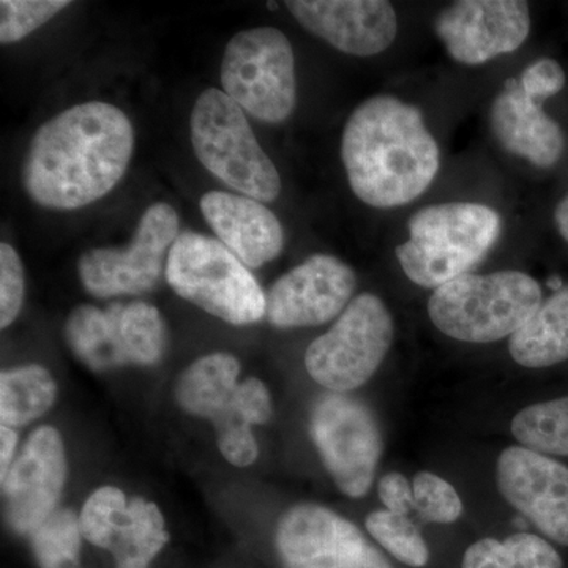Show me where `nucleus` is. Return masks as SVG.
Masks as SVG:
<instances>
[{
    "label": "nucleus",
    "instance_id": "obj_1",
    "mask_svg": "<svg viewBox=\"0 0 568 568\" xmlns=\"http://www.w3.org/2000/svg\"><path fill=\"white\" fill-rule=\"evenodd\" d=\"M133 151V125L121 108L77 104L33 134L22 185L41 207L77 211L102 200L121 182Z\"/></svg>",
    "mask_w": 568,
    "mask_h": 568
},
{
    "label": "nucleus",
    "instance_id": "obj_2",
    "mask_svg": "<svg viewBox=\"0 0 568 568\" xmlns=\"http://www.w3.org/2000/svg\"><path fill=\"white\" fill-rule=\"evenodd\" d=\"M342 159L355 196L376 209L417 200L440 166L439 145L420 110L392 95L355 108L343 130Z\"/></svg>",
    "mask_w": 568,
    "mask_h": 568
},
{
    "label": "nucleus",
    "instance_id": "obj_3",
    "mask_svg": "<svg viewBox=\"0 0 568 568\" xmlns=\"http://www.w3.org/2000/svg\"><path fill=\"white\" fill-rule=\"evenodd\" d=\"M409 241L396 246L407 278L422 287L443 286L469 274L499 239V213L484 204L426 205L410 216Z\"/></svg>",
    "mask_w": 568,
    "mask_h": 568
},
{
    "label": "nucleus",
    "instance_id": "obj_4",
    "mask_svg": "<svg viewBox=\"0 0 568 568\" xmlns=\"http://www.w3.org/2000/svg\"><path fill=\"white\" fill-rule=\"evenodd\" d=\"M541 304L540 284L523 272L465 274L435 290L428 315L450 338L493 343L517 334Z\"/></svg>",
    "mask_w": 568,
    "mask_h": 568
},
{
    "label": "nucleus",
    "instance_id": "obj_5",
    "mask_svg": "<svg viewBox=\"0 0 568 568\" xmlns=\"http://www.w3.org/2000/svg\"><path fill=\"white\" fill-rule=\"evenodd\" d=\"M166 282L183 301L224 323L252 325L265 316L263 287L219 239L179 234L168 256Z\"/></svg>",
    "mask_w": 568,
    "mask_h": 568
},
{
    "label": "nucleus",
    "instance_id": "obj_6",
    "mask_svg": "<svg viewBox=\"0 0 568 568\" xmlns=\"http://www.w3.org/2000/svg\"><path fill=\"white\" fill-rule=\"evenodd\" d=\"M197 160L224 185L272 203L282 193V179L271 156L254 136L245 111L219 89L197 97L190 119Z\"/></svg>",
    "mask_w": 568,
    "mask_h": 568
},
{
    "label": "nucleus",
    "instance_id": "obj_7",
    "mask_svg": "<svg viewBox=\"0 0 568 568\" xmlns=\"http://www.w3.org/2000/svg\"><path fill=\"white\" fill-rule=\"evenodd\" d=\"M394 317L375 294L354 297L336 323L305 353L310 377L334 394H347L372 379L394 343Z\"/></svg>",
    "mask_w": 568,
    "mask_h": 568
},
{
    "label": "nucleus",
    "instance_id": "obj_8",
    "mask_svg": "<svg viewBox=\"0 0 568 568\" xmlns=\"http://www.w3.org/2000/svg\"><path fill=\"white\" fill-rule=\"evenodd\" d=\"M223 92L252 118L282 123L297 102L293 44L275 28L235 33L220 71Z\"/></svg>",
    "mask_w": 568,
    "mask_h": 568
},
{
    "label": "nucleus",
    "instance_id": "obj_9",
    "mask_svg": "<svg viewBox=\"0 0 568 568\" xmlns=\"http://www.w3.org/2000/svg\"><path fill=\"white\" fill-rule=\"evenodd\" d=\"M308 429L336 488L353 499L368 495L384 448L373 410L354 396L328 392L313 403Z\"/></svg>",
    "mask_w": 568,
    "mask_h": 568
},
{
    "label": "nucleus",
    "instance_id": "obj_10",
    "mask_svg": "<svg viewBox=\"0 0 568 568\" xmlns=\"http://www.w3.org/2000/svg\"><path fill=\"white\" fill-rule=\"evenodd\" d=\"M179 215L156 203L142 213L126 248H92L78 261L82 287L97 298L152 293L166 276L168 256L179 237Z\"/></svg>",
    "mask_w": 568,
    "mask_h": 568
},
{
    "label": "nucleus",
    "instance_id": "obj_11",
    "mask_svg": "<svg viewBox=\"0 0 568 568\" xmlns=\"http://www.w3.org/2000/svg\"><path fill=\"white\" fill-rule=\"evenodd\" d=\"M275 548L283 568H392L353 521L320 504L287 508L276 525Z\"/></svg>",
    "mask_w": 568,
    "mask_h": 568
},
{
    "label": "nucleus",
    "instance_id": "obj_12",
    "mask_svg": "<svg viewBox=\"0 0 568 568\" xmlns=\"http://www.w3.org/2000/svg\"><path fill=\"white\" fill-rule=\"evenodd\" d=\"M241 364L230 353H212L183 369L175 384V399L183 413L212 422L216 446L230 465L248 467L260 457L252 425L235 406Z\"/></svg>",
    "mask_w": 568,
    "mask_h": 568
},
{
    "label": "nucleus",
    "instance_id": "obj_13",
    "mask_svg": "<svg viewBox=\"0 0 568 568\" xmlns=\"http://www.w3.org/2000/svg\"><path fill=\"white\" fill-rule=\"evenodd\" d=\"M82 538L106 549L115 568H149L170 541L160 507L144 497L129 499L121 488L100 487L81 508Z\"/></svg>",
    "mask_w": 568,
    "mask_h": 568
},
{
    "label": "nucleus",
    "instance_id": "obj_14",
    "mask_svg": "<svg viewBox=\"0 0 568 568\" xmlns=\"http://www.w3.org/2000/svg\"><path fill=\"white\" fill-rule=\"evenodd\" d=\"M69 477L65 444L52 426H39L26 440L2 480L7 526L28 536L58 510Z\"/></svg>",
    "mask_w": 568,
    "mask_h": 568
},
{
    "label": "nucleus",
    "instance_id": "obj_15",
    "mask_svg": "<svg viewBox=\"0 0 568 568\" xmlns=\"http://www.w3.org/2000/svg\"><path fill=\"white\" fill-rule=\"evenodd\" d=\"M357 276L331 254H313L280 276L265 294V316L276 328L317 327L334 321L353 301Z\"/></svg>",
    "mask_w": 568,
    "mask_h": 568
},
{
    "label": "nucleus",
    "instance_id": "obj_16",
    "mask_svg": "<svg viewBox=\"0 0 568 568\" xmlns=\"http://www.w3.org/2000/svg\"><path fill=\"white\" fill-rule=\"evenodd\" d=\"M435 31L454 61L481 65L525 43L529 6L521 0H459L437 14Z\"/></svg>",
    "mask_w": 568,
    "mask_h": 568
},
{
    "label": "nucleus",
    "instance_id": "obj_17",
    "mask_svg": "<svg viewBox=\"0 0 568 568\" xmlns=\"http://www.w3.org/2000/svg\"><path fill=\"white\" fill-rule=\"evenodd\" d=\"M496 484L500 495L538 530L568 547V467L528 447L499 455Z\"/></svg>",
    "mask_w": 568,
    "mask_h": 568
},
{
    "label": "nucleus",
    "instance_id": "obj_18",
    "mask_svg": "<svg viewBox=\"0 0 568 568\" xmlns=\"http://www.w3.org/2000/svg\"><path fill=\"white\" fill-rule=\"evenodd\" d=\"M286 7L305 31L357 58L386 51L398 32L386 0H290Z\"/></svg>",
    "mask_w": 568,
    "mask_h": 568
},
{
    "label": "nucleus",
    "instance_id": "obj_19",
    "mask_svg": "<svg viewBox=\"0 0 568 568\" xmlns=\"http://www.w3.org/2000/svg\"><path fill=\"white\" fill-rule=\"evenodd\" d=\"M200 207L219 241L246 267H263L283 252L282 223L260 201L244 194L209 192L201 197Z\"/></svg>",
    "mask_w": 568,
    "mask_h": 568
},
{
    "label": "nucleus",
    "instance_id": "obj_20",
    "mask_svg": "<svg viewBox=\"0 0 568 568\" xmlns=\"http://www.w3.org/2000/svg\"><path fill=\"white\" fill-rule=\"evenodd\" d=\"M489 125L507 152L540 168L559 162L566 138L558 123L541 110V104L523 91L519 81L508 80L489 112Z\"/></svg>",
    "mask_w": 568,
    "mask_h": 568
},
{
    "label": "nucleus",
    "instance_id": "obj_21",
    "mask_svg": "<svg viewBox=\"0 0 568 568\" xmlns=\"http://www.w3.org/2000/svg\"><path fill=\"white\" fill-rule=\"evenodd\" d=\"M508 351L526 368H547L568 361V286L552 294L510 336Z\"/></svg>",
    "mask_w": 568,
    "mask_h": 568
},
{
    "label": "nucleus",
    "instance_id": "obj_22",
    "mask_svg": "<svg viewBox=\"0 0 568 568\" xmlns=\"http://www.w3.org/2000/svg\"><path fill=\"white\" fill-rule=\"evenodd\" d=\"M58 383L43 365L29 364L3 369L0 375V422L22 428L39 420L54 406Z\"/></svg>",
    "mask_w": 568,
    "mask_h": 568
},
{
    "label": "nucleus",
    "instance_id": "obj_23",
    "mask_svg": "<svg viewBox=\"0 0 568 568\" xmlns=\"http://www.w3.org/2000/svg\"><path fill=\"white\" fill-rule=\"evenodd\" d=\"M65 339L71 353L92 372H111L129 365L106 308L77 306L67 317Z\"/></svg>",
    "mask_w": 568,
    "mask_h": 568
},
{
    "label": "nucleus",
    "instance_id": "obj_24",
    "mask_svg": "<svg viewBox=\"0 0 568 568\" xmlns=\"http://www.w3.org/2000/svg\"><path fill=\"white\" fill-rule=\"evenodd\" d=\"M129 365L153 366L168 349V325L160 310L145 301L106 306Z\"/></svg>",
    "mask_w": 568,
    "mask_h": 568
},
{
    "label": "nucleus",
    "instance_id": "obj_25",
    "mask_svg": "<svg viewBox=\"0 0 568 568\" xmlns=\"http://www.w3.org/2000/svg\"><path fill=\"white\" fill-rule=\"evenodd\" d=\"M462 568H564V562L545 538L518 532L504 541L481 538L470 545Z\"/></svg>",
    "mask_w": 568,
    "mask_h": 568
},
{
    "label": "nucleus",
    "instance_id": "obj_26",
    "mask_svg": "<svg viewBox=\"0 0 568 568\" xmlns=\"http://www.w3.org/2000/svg\"><path fill=\"white\" fill-rule=\"evenodd\" d=\"M511 433L523 447L568 457V396L519 410L511 420Z\"/></svg>",
    "mask_w": 568,
    "mask_h": 568
},
{
    "label": "nucleus",
    "instance_id": "obj_27",
    "mask_svg": "<svg viewBox=\"0 0 568 568\" xmlns=\"http://www.w3.org/2000/svg\"><path fill=\"white\" fill-rule=\"evenodd\" d=\"M29 541L40 568H80V515L70 508H58L29 534Z\"/></svg>",
    "mask_w": 568,
    "mask_h": 568
},
{
    "label": "nucleus",
    "instance_id": "obj_28",
    "mask_svg": "<svg viewBox=\"0 0 568 568\" xmlns=\"http://www.w3.org/2000/svg\"><path fill=\"white\" fill-rule=\"evenodd\" d=\"M369 536L375 538L387 552L409 567H425L429 560V549L424 536L407 515L375 510L365 521Z\"/></svg>",
    "mask_w": 568,
    "mask_h": 568
},
{
    "label": "nucleus",
    "instance_id": "obj_29",
    "mask_svg": "<svg viewBox=\"0 0 568 568\" xmlns=\"http://www.w3.org/2000/svg\"><path fill=\"white\" fill-rule=\"evenodd\" d=\"M70 6L69 0H2L0 43H17Z\"/></svg>",
    "mask_w": 568,
    "mask_h": 568
},
{
    "label": "nucleus",
    "instance_id": "obj_30",
    "mask_svg": "<svg viewBox=\"0 0 568 568\" xmlns=\"http://www.w3.org/2000/svg\"><path fill=\"white\" fill-rule=\"evenodd\" d=\"M413 491L414 510L425 521L450 525L462 517V497L443 477L432 473H418L413 480Z\"/></svg>",
    "mask_w": 568,
    "mask_h": 568
},
{
    "label": "nucleus",
    "instance_id": "obj_31",
    "mask_svg": "<svg viewBox=\"0 0 568 568\" xmlns=\"http://www.w3.org/2000/svg\"><path fill=\"white\" fill-rule=\"evenodd\" d=\"M24 302V267L17 250L0 245V327L6 331L21 313Z\"/></svg>",
    "mask_w": 568,
    "mask_h": 568
},
{
    "label": "nucleus",
    "instance_id": "obj_32",
    "mask_svg": "<svg viewBox=\"0 0 568 568\" xmlns=\"http://www.w3.org/2000/svg\"><path fill=\"white\" fill-rule=\"evenodd\" d=\"M519 84L530 99L540 103L541 100L549 99L562 91L566 85V73H564L562 67L552 59H540L523 71Z\"/></svg>",
    "mask_w": 568,
    "mask_h": 568
},
{
    "label": "nucleus",
    "instance_id": "obj_33",
    "mask_svg": "<svg viewBox=\"0 0 568 568\" xmlns=\"http://www.w3.org/2000/svg\"><path fill=\"white\" fill-rule=\"evenodd\" d=\"M235 406L246 424L264 425L274 416L271 392L263 381L248 377L239 384L235 392Z\"/></svg>",
    "mask_w": 568,
    "mask_h": 568
},
{
    "label": "nucleus",
    "instance_id": "obj_34",
    "mask_svg": "<svg viewBox=\"0 0 568 568\" xmlns=\"http://www.w3.org/2000/svg\"><path fill=\"white\" fill-rule=\"evenodd\" d=\"M377 495L386 510L398 515H409L414 510L413 485L403 474L390 473L377 484Z\"/></svg>",
    "mask_w": 568,
    "mask_h": 568
},
{
    "label": "nucleus",
    "instance_id": "obj_35",
    "mask_svg": "<svg viewBox=\"0 0 568 568\" xmlns=\"http://www.w3.org/2000/svg\"><path fill=\"white\" fill-rule=\"evenodd\" d=\"M17 429L10 428V426H0V478H6L9 473L11 465H13L14 454H17L18 447Z\"/></svg>",
    "mask_w": 568,
    "mask_h": 568
},
{
    "label": "nucleus",
    "instance_id": "obj_36",
    "mask_svg": "<svg viewBox=\"0 0 568 568\" xmlns=\"http://www.w3.org/2000/svg\"><path fill=\"white\" fill-rule=\"evenodd\" d=\"M555 223L560 235L568 242V194L558 204L555 211Z\"/></svg>",
    "mask_w": 568,
    "mask_h": 568
},
{
    "label": "nucleus",
    "instance_id": "obj_37",
    "mask_svg": "<svg viewBox=\"0 0 568 568\" xmlns=\"http://www.w3.org/2000/svg\"><path fill=\"white\" fill-rule=\"evenodd\" d=\"M548 286L555 290V293H558V291L562 290L564 283L559 276H551V278L548 280Z\"/></svg>",
    "mask_w": 568,
    "mask_h": 568
}]
</instances>
